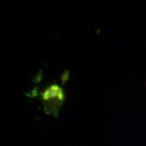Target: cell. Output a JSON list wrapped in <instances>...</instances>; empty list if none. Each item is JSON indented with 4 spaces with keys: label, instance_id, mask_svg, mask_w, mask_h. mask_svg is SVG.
<instances>
[{
    "label": "cell",
    "instance_id": "3957f363",
    "mask_svg": "<svg viewBox=\"0 0 146 146\" xmlns=\"http://www.w3.org/2000/svg\"><path fill=\"white\" fill-rule=\"evenodd\" d=\"M38 91H39V87H34L33 90L31 91L29 93H26L25 95L29 98H35V97L38 96Z\"/></svg>",
    "mask_w": 146,
    "mask_h": 146
},
{
    "label": "cell",
    "instance_id": "7a4b0ae2",
    "mask_svg": "<svg viewBox=\"0 0 146 146\" xmlns=\"http://www.w3.org/2000/svg\"><path fill=\"white\" fill-rule=\"evenodd\" d=\"M42 78H43V72H42L41 70H40L39 72L35 74L34 77L33 78L32 81L35 83H39V82H41Z\"/></svg>",
    "mask_w": 146,
    "mask_h": 146
},
{
    "label": "cell",
    "instance_id": "6da1fadb",
    "mask_svg": "<svg viewBox=\"0 0 146 146\" xmlns=\"http://www.w3.org/2000/svg\"><path fill=\"white\" fill-rule=\"evenodd\" d=\"M70 78V72L68 70H66L63 72L60 76V80H61V84L62 85H64L65 83L68 81Z\"/></svg>",
    "mask_w": 146,
    "mask_h": 146
}]
</instances>
